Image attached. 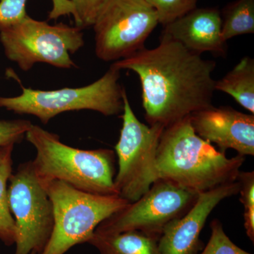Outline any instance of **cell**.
<instances>
[{
  "label": "cell",
  "mask_w": 254,
  "mask_h": 254,
  "mask_svg": "<svg viewBox=\"0 0 254 254\" xmlns=\"http://www.w3.org/2000/svg\"><path fill=\"white\" fill-rule=\"evenodd\" d=\"M120 70L110 66L106 73L88 86L42 91L21 86L22 93L15 97L0 96V108L18 114L31 115L47 125L60 114L88 110L105 116L123 113V93L119 83Z\"/></svg>",
  "instance_id": "obj_5"
},
{
  "label": "cell",
  "mask_w": 254,
  "mask_h": 254,
  "mask_svg": "<svg viewBox=\"0 0 254 254\" xmlns=\"http://www.w3.org/2000/svg\"><path fill=\"white\" fill-rule=\"evenodd\" d=\"M40 182L54 211L51 237L40 254H64L73 246L88 243L102 222L129 203L119 195L87 193L58 180Z\"/></svg>",
  "instance_id": "obj_4"
},
{
  "label": "cell",
  "mask_w": 254,
  "mask_h": 254,
  "mask_svg": "<svg viewBox=\"0 0 254 254\" xmlns=\"http://www.w3.org/2000/svg\"><path fill=\"white\" fill-rule=\"evenodd\" d=\"M215 91L223 92L252 115L254 114V60L245 56L218 81Z\"/></svg>",
  "instance_id": "obj_15"
},
{
  "label": "cell",
  "mask_w": 254,
  "mask_h": 254,
  "mask_svg": "<svg viewBox=\"0 0 254 254\" xmlns=\"http://www.w3.org/2000/svg\"><path fill=\"white\" fill-rule=\"evenodd\" d=\"M0 42L7 59L27 71L37 63L55 67H76L71 55L84 45L81 28L50 25L29 16L11 25H0Z\"/></svg>",
  "instance_id": "obj_6"
},
{
  "label": "cell",
  "mask_w": 254,
  "mask_h": 254,
  "mask_svg": "<svg viewBox=\"0 0 254 254\" xmlns=\"http://www.w3.org/2000/svg\"><path fill=\"white\" fill-rule=\"evenodd\" d=\"M200 55L160 38L156 48H143L111 66L138 75L147 123L165 128L213 105L216 64Z\"/></svg>",
  "instance_id": "obj_1"
},
{
  "label": "cell",
  "mask_w": 254,
  "mask_h": 254,
  "mask_svg": "<svg viewBox=\"0 0 254 254\" xmlns=\"http://www.w3.org/2000/svg\"><path fill=\"white\" fill-rule=\"evenodd\" d=\"M72 14L77 27L93 26L97 15L105 0H69Z\"/></svg>",
  "instance_id": "obj_21"
},
{
  "label": "cell",
  "mask_w": 254,
  "mask_h": 254,
  "mask_svg": "<svg viewBox=\"0 0 254 254\" xmlns=\"http://www.w3.org/2000/svg\"><path fill=\"white\" fill-rule=\"evenodd\" d=\"M26 138L36 150L32 163L40 182L58 180L87 193L118 195L113 150L73 148L58 135L33 124Z\"/></svg>",
  "instance_id": "obj_3"
},
{
  "label": "cell",
  "mask_w": 254,
  "mask_h": 254,
  "mask_svg": "<svg viewBox=\"0 0 254 254\" xmlns=\"http://www.w3.org/2000/svg\"><path fill=\"white\" fill-rule=\"evenodd\" d=\"M54 7L50 14V18L59 17L61 15L71 14L72 8L69 0H53Z\"/></svg>",
  "instance_id": "obj_24"
},
{
  "label": "cell",
  "mask_w": 254,
  "mask_h": 254,
  "mask_svg": "<svg viewBox=\"0 0 254 254\" xmlns=\"http://www.w3.org/2000/svg\"><path fill=\"white\" fill-rule=\"evenodd\" d=\"M88 243L100 254H160L158 239L136 230L114 235L94 232Z\"/></svg>",
  "instance_id": "obj_14"
},
{
  "label": "cell",
  "mask_w": 254,
  "mask_h": 254,
  "mask_svg": "<svg viewBox=\"0 0 254 254\" xmlns=\"http://www.w3.org/2000/svg\"></svg>",
  "instance_id": "obj_25"
},
{
  "label": "cell",
  "mask_w": 254,
  "mask_h": 254,
  "mask_svg": "<svg viewBox=\"0 0 254 254\" xmlns=\"http://www.w3.org/2000/svg\"><path fill=\"white\" fill-rule=\"evenodd\" d=\"M8 197L16 224L15 254H40L54 227L53 205L32 161L21 163L9 177Z\"/></svg>",
  "instance_id": "obj_10"
},
{
  "label": "cell",
  "mask_w": 254,
  "mask_h": 254,
  "mask_svg": "<svg viewBox=\"0 0 254 254\" xmlns=\"http://www.w3.org/2000/svg\"><path fill=\"white\" fill-rule=\"evenodd\" d=\"M160 38L176 41L197 54L208 52L223 57L227 53L220 10L216 7H196L189 11L163 26Z\"/></svg>",
  "instance_id": "obj_13"
},
{
  "label": "cell",
  "mask_w": 254,
  "mask_h": 254,
  "mask_svg": "<svg viewBox=\"0 0 254 254\" xmlns=\"http://www.w3.org/2000/svg\"><path fill=\"white\" fill-rule=\"evenodd\" d=\"M14 143L0 147V240L6 246L15 245L16 224L10 210L8 182L12 174Z\"/></svg>",
  "instance_id": "obj_16"
},
{
  "label": "cell",
  "mask_w": 254,
  "mask_h": 254,
  "mask_svg": "<svg viewBox=\"0 0 254 254\" xmlns=\"http://www.w3.org/2000/svg\"><path fill=\"white\" fill-rule=\"evenodd\" d=\"M27 0H1L0 25H11L22 21L28 16L26 6Z\"/></svg>",
  "instance_id": "obj_23"
},
{
  "label": "cell",
  "mask_w": 254,
  "mask_h": 254,
  "mask_svg": "<svg viewBox=\"0 0 254 254\" xmlns=\"http://www.w3.org/2000/svg\"><path fill=\"white\" fill-rule=\"evenodd\" d=\"M240 187L237 180L199 193L188 213L164 228L158 240L160 254H198L203 250L200 235L209 215L222 200L237 194Z\"/></svg>",
  "instance_id": "obj_11"
},
{
  "label": "cell",
  "mask_w": 254,
  "mask_h": 254,
  "mask_svg": "<svg viewBox=\"0 0 254 254\" xmlns=\"http://www.w3.org/2000/svg\"><path fill=\"white\" fill-rule=\"evenodd\" d=\"M245 157L228 158L195 133L190 117L164 128L157 150L158 179L200 193L236 182Z\"/></svg>",
  "instance_id": "obj_2"
},
{
  "label": "cell",
  "mask_w": 254,
  "mask_h": 254,
  "mask_svg": "<svg viewBox=\"0 0 254 254\" xmlns=\"http://www.w3.org/2000/svg\"><path fill=\"white\" fill-rule=\"evenodd\" d=\"M123 128L115 145L118 171L115 186L119 196L133 203L158 180L157 150L164 127L146 125L138 120L124 89Z\"/></svg>",
  "instance_id": "obj_7"
},
{
  "label": "cell",
  "mask_w": 254,
  "mask_h": 254,
  "mask_svg": "<svg viewBox=\"0 0 254 254\" xmlns=\"http://www.w3.org/2000/svg\"><path fill=\"white\" fill-rule=\"evenodd\" d=\"M222 36L227 42L234 37L254 33V0H235L220 11Z\"/></svg>",
  "instance_id": "obj_17"
},
{
  "label": "cell",
  "mask_w": 254,
  "mask_h": 254,
  "mask_svg": "<svg viewBox=\"0 0 254 254\" xmlns=\"http://www.w3.org/2000/svg\"><path fill=\"white\" fill-rule=\"evenodd\" d=\"M240 183V201L245 207V228L247 237L254 242V172H241L237 177Z\"/></svg>",
  "instance_id": "obj_18"
},
{
  "label": "cell",
  "mask_w": 254,
  "mask_h": 254,
  "mask_svg": "<svg viewBox=\"0 0 254 254\" xmlns=\"http://www.w3.org/2000/svg\"><path fill=\"white\" fill-rule=\"evenodd\" d=\"M190 124L200 138L215 143L219 151L236 150L238 155H254V115L230 106L213 105L191 114Z\"/></svg>",
  "instance_id": "obj_12"
},
{
  "label": "cell",
  "mask_w": 254,
  "mask_h": 254,
  "mask_svg": "<svg viewBox=\"0 0 254 254\" xmlns=\"http://www.w3.org/2000/svg\"><path fill=\"white\" fill-rule=\"evenodd\" d=\"M211 235L200 254H252L235 245L224 230L221 222L214 220L210 223Z\"/></svg>",
  "instance_id": "obj_20"
},
{
  "label": "cell",
  "mask_w": 254,
  "mask_h": 254,
  "mask_svg": "<svg viewBox=\"0 0 254 254\" xmlns=\"http://www.w3.org/2000/svg\"><path fill=\"white\" fill-rule=\"evenodd\" d=\"M160 23L145 0H105L93 23L95 54L104 62L125 59L143 50Z\"/></svg>",
  "instance_id": "obj_8"
},
{
  "label": "cell",
  "mask_w": 254,
  "mask_h": 254,
  "mask_svg": "<svg viewBox=\"0 0 254 254\" xmlns=\"http://www.w3.org/2000/svg\"><path fill=\"white\" fill-rule=\"evenodd\" d=\"M31 125L28 120H0V147L22 141Z\"/></svg>",
  "instance_id": "obj_22"
},
{
  "label": "cell",
  "mask_w": 254,
  "mask_h": 254,
  "mask_svg": "<svg viewBox=\"0 0 254 254\" xmlns=\"http://www.w3.org/2000/svg\"><path fill=\"white\" fill-rule=\"evenodd\" d=\"M158 12L159 22L165 26L196 8L198 0H145Z\"/></svg>",
  "instance_id": "obj_19"
},
{
  "label": "cell",
  "mask_w": 254,
  "mask_h": 254,
  "mask_svg": "<svg viewBox=\"0 0 254 254\" xmlns=\"http://www.w3.org/2000/svg\"><path fill=\"white\" fill-rule=\"evenodd\" d=\"M198 195L173 182L158 179L139 199L102 222L95 232L114 235L136 230L159 240L164 228L188 213Z\"/></svg>",
  "instance_id": "obj_9"
}]
</instances>
